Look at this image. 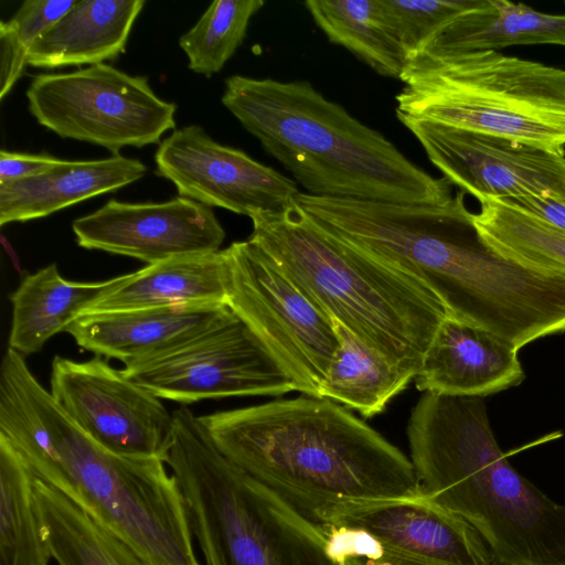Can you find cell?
I'll use <instances>...</instances> for the list:
<instances>
[{"label": "cell", "instance_id": "cell-11", "mask_svg": "<svg viewBox=\"0 0 565 565\" xmlns=\"http://www.w3.org/2000/svg\"><path fill=\"white\" fill-rule=\"evenodd\" d=\"M50 384L55 403L99 446L119 456L164 461L173 413L100 355L85 362L56 355Z\"/></svg>", "mask_w": 565, "mask_h": 565}, {"label": "cell", "instance_id": "cell-25", "mask_svg": "<svg viewBox=\"0 0 565 565\" xmlns=\"http://www.w3.org/2000/svg\"><path fill=\"white\" fill-rule=\"evenodd\" d=\"M305 7L330 42L377 74L401 79L408 56L384 22L377 0H308Z\"/></svg>", "mask_w": 565, "mask_h": 565}, {"label": "cell", "instance_id": "cell-33", "mask_svg": "<svg viewBox=\"0 0 565 565\" xmlns=\"http://www.w3.org/2000/svg\"><path fill=\"white\" fill-rule=\"evenodd\" d=\"M565 233V198L524 196L503 200Z\"/></svg>", "mask_w": 565, "mask_h": 565}, {"label": "cell", "instance_id": "cell-32", "mask_svg": "<svg viewBox=\"0 0 565 565\" xmlns=\"http://www.w3.org/2000/svg\"><path fill=\"white\" fill-rule=\"evenodd\" d=\"M65 160L47 154L0 151V183L38 177L62 166Z\"/></svg>", "mask_w": 565, "mask_h": 565}, {"label": "cell", "instance_id": "cell-17", "mask_svg": "<svg viewBox=\"0 0 565 565\" xmlns=\"http://www.w3.org/2000/svg\"><path fill=\"white\" fill-rule=\"evenodd\" d=\"M231 312L227 303H181L89 313L77 318L65 331L78 347L126 364L181 345Z\"/></svg>", "mask_w": 565, "mask_h": 565}, {"label": "cell", "instance_id": "cell-21", "mask_svg": "<svg viewBox=\"0 0 565 565\" xmlns=\"http://www.w3.org/2000/svg\"><path fill=\"white\" fill-rule=\"evenodd\" d=\"M539 44L565 47V14L543 13L508 0H486L480 9L443 29L408 63Z\"/></svg>", "mask_w": 565, "mask_h": 565}, {"label": "cell", "instance_id": "cell-19", "mask_svg": "<svg viewBox=\"0 0 565 565\" xmlns=\"http://www.w3.org/2000/svg\"><path fill=\"white\" fill-rule=\"evenodd\" d=\"M227 252L172 257L129 274L83 315L167 307L226 303ZM82 315V316H83Z\"/></svg>", "mask_w": 565, "mask_h": 565}, {"label": "cell", "instance_id": "cell-29", "mask_svg": "<svg viewBox=\"0 0 565 565\" xmlns=\"http://www.w3.org/2000/svg\"><path fill=\"white\" fill-rule=\"evenodd\" d=\"M77 0H26L7 22L0 23V99L11 90L28 65L33 43Z\"/></svg>", "mask_w": 565, "mask_h": 565}, {"label": "cell", "instance_id": "cell-24", "mask_svg": "<svg viewBox=\"0 0 565 565\" xmlns=\"http://www.w3.org/2000/svg\"><path fill=\"white\" fill-rule=\"evenodd\" d=\"M339 348L321 386L320 397L358 411L370 418L382 413L416 374L372 350L332 319Z\"/></svg>", "mask_w": 565, "mask_h": 565}, {"label": "cell", "instance_id": "cell-12", "mask_svg": "<svg viewBox=\"0 0 565 565\" xmlns=\"http://www.w3.org/2000/svg\"><path fill=\"white\" fill-rule=\"evenodd\" d=\"M399 121L451 184L476 198H565V154L406 115Z\"/></svg>", "mask_w": 565, "mask_h": 565}, {"label": "cell", "instance_id": "cell-14", "mask_svg": "<svg viewBox=\"0 0 565 565\" xmlns=\"http://www.w3.org/2000/svg\"><path fill=\"white\" fill-rule=\"evenodd\" d=\"M78 246L156 264L221 250L225 231L212 207L179 196L161 203L115 199L72 224Z\"/></svg>", "mask_w": 565, "mask_h": 565}, {"label": "cell", "instance_id": "cell-3", "mask_svg": "<svg viewBox=\"0 0 565 565\" xmlns=\"http://www.w3.org/2000/svg\"><path fill=\"white\" fill-rule=\"evenodd\" d=\"M221 100L307 194L425 204L452 198L446 178L413 163L309 82L233 75Z\"/></svg>", "mask_w": 565, "mask_h": 565}, {"label": "cell", "instance_id": "cell-22", "mask_svg": "<svg viewBox=\"0 0 565 565\" xmlns=\"http://www.w3.org/2000/svg\"><path fill=\"white\" fill-rule=\"evenodd\" d=\"M129 274L99 282L64 279L56 264L25 276L11 294L10 349L29 355L39 352L105 294L120 286Z\"/></svg>", "mask_w": 565, "mask_h": 565}, {"label": "cell", "instance_id": "cell-8", "mask_svg": "<svg viewBox=\"0 0 565 565\" xmlns=\"http://www.w3.org/2000/svg\"><path fill=\"white\" fill-rule=\"evenodd\" d=\"M226 252V303L274 356L295 391L320 397L339 348L333 320L257 245L234 242Z\"/></svg>", "mask_w": 565, "mask_h": 565}, {"label": "cell", "instance_id": "cell-1", "mask_svg": "<svg viewBox=\"0 0 565 565\" xmlns=\"http://www.w3.org/2000/svg\"><path fill=\"white\" fill-rule=\"evenodd\" d=\"M199 419L224 457L313 522L344 503L420 493L411 459L330 399L301 394Z\"/></svg>", "mask_w": 565, "mask_h": 565}, {"label": "cell", "instance_id": "cell-7", "mask_svg": "<svg viewBox=\"0 0 565 565\" xmlns=\"http://www.w3.org/2000/svg\"><path fill=\"white\" fill-rule=\"evenodd\" d=\"M396 115L565 154V70L472 52L407 64Z\"/></svg>", "mask_w": 565, "mask_h": 565}, {"label": "cell", "instance_id": "cell-28", "mask_svg": "<svg viewBox=\"0 0 565 565\" xmlns=\"http://www.w3.org/2000/svg\"><path fill=\"white\" fill-rule=\"evenodd\" d=\"M263 0H216L184 33L179 45L189 68L207 77L218 73L243 43L252 17Z\"/></svg>", "mask_w": 565, "mask_h": 565}, {"label": "cell", "instance_id": "cell-30", "mask_svg": "<svg viewBox=\"0 0 565 565\" xmlns=\"http://www.w3.org/2000/svg\"><path fill=\"white\" fill-rule=\"evenodd\" d=\"M384 22L408 62L448 24L480 9L486 0H377Z\"/></svg>", "mask_w": 565, "mask_h": 565}, {"label": "cell", "instance_id": "cell-2", "mask_svg": "<svg viewBox=\"0 0 565 565\" xmlns=\"http://www.w3.org/2000/svg\"><path fill=\"white\" fill-rule=\"evenodd\" d=\"M407 439L420 494L466 520L499 565H565V505L510 465L484 398L424 393Z\"/></svg>", "mask_w": 565, "mask_h": 565}, {"label": "cell", "instance_id": "cell-6", "mask_svg": "<svg viewBox=\"0 0 565 565\" xmlns=\"http://www.w3.org/2000/svg\"><path fill=\"white\" fill-rule=\"evenodd\" d=\"M23 381L60 454V466L45 483L149 565H202L182 492L167 463L106 450L62 411L26 364Z\"/></svg>", "mask_w": 565, "mask_h": 565}, {"label": "cell", "instance_id": "cell-20", "mask_svg": "<svg viewBox=\"0 0 565 565\" xmlns=\"http://www.w3.org/2000/svg\"><path fill=\"white\" fill-rule=\"evenodd\" d=\"M145 0H82L31 46L28 65H96L126 50Z\"/></svg>", "mask_w": 565, "mask_h": 565}, {"label": "cell", "instance_id": "cell-23", "mask_svg": "<svg viewBox=\"0 0 565 565\" xmlns=\"http://www.w3.org/2000/svg\"><path fill=\"white\" fill-rule=\"evenodd\" d=\"M43 534L58 565H149L52 486L33 476Z\"/></svg>", "mask_w": 565, "mask_h": 565}, {"label": "cell", "instance_id": "cell-10", "mask_svg": "<svg viewBox=\"0 0 565 565\" xmlns=\"http://www.w3.org/2000/svg\"><path fill=\"white\" fill-rule=\"evenodd\" d=\"M121 371L159 398L183 404L295 391L289 376L233 310L183 344L128 362Z\"/></svg>", "mask_w": 565, "mask_h": 565}, {"label": "cell", "instance_id": "cell-16", "mask_svg": "<svg viewBox=\"0 0 565 565\" xmlns=\"http://www.w3.org/2000/svg\"><path fill=\"white\" fill-rule=\"evenodd\" d=\"M518 350L450 316L439 327L414 379L425 393L484 398L521 384Z\"/></svg>", "mask_w": 565, "mask_h": 565}, {"label": "cell", "instance_id": "cell-27", "mask_svg": "<svg viewBox=\"0 0 565 565\" xmlns=\"http://www.w3.org/2000/svg\"><path fill=\"white\" fill-rule=\"evenodd\" d=\"M482 237L502 254L565 275V233L503 200L480 202L473 213Z\"/></svg>", "mask_w": 565, "mask_h": 565}, {"label": "cell", "instance_id": "cell-18", "mask_svg": "<svg viewBox=\"0 0 565 565\" xmlns=\"http://www.w3.org/2000/svg\"><path fill=\"white\" fill-rule=\"evenodd\" d=\"M138 159L119 153L106 159L68 161L44 174L0 183V225L45 217L87 199L141 179Z\"/></svg>", "mask_w": 565, "mask_h": 565}, {"label": "cell", "instance_id": "cell-26", "mask_svg": "<svg viewBox=\"0 0 565 565\" xmlns=\"http://www.w3.org/2000/svg\"><path fill=\"white\" fill-rule=\"evenodd\" d=\"M51 558L38 513L33 475L0 436V565H47Z\"/></svg>", "mask_w": 565, "mask_h": 565}, {"label": "cell", "instance_id": "cell-5", "mask_svg": "<svg viewBox=\"0 0 565 565\" xmlns=\"http://www.w3.org/2000/svg\"><path fill=\"white\" fill-rule=\"evenodd\" d=\"M164 462L205 565H361L331 550L320 523L224 457L193 413L175 417Z\"/></svg>", "mask_w": 565, "mask_h": 565}, {"label": "cell", "instance_id": "cell-31", "mask_svg": "<svg viewBox=\"0 0 565 565\" xmlns=\"http://www.w3.org/2000/svg\"><path fill=\"white\" fill-rule=\"evenodd\" d=\"M320 524L331 550L361 565H445L394 547L359 527Z\"/></svg>", "mask_w": 565, "mask_h": 565}, {"label": "cell", "instance_id": "cell-9", "mask_svg": "<svg viewBox=\"0 0 565 565\" xmlns=\"http://www.w3.org/2000/svg\"><path fill=\"white\" fill-rule=\"evenodd\" d=\"M31 115L62 138L114 154L158 143L174 129L177 105L158 97L142 76L100 63L70 73L39 74L25 92Z\"/></svg>", "mask_w": 565, "mask_h": 565}, {"label": "cell", "instance_id": "cell-4", "mask_svg": "<svg viewBox=\"0 0 565 565\" xmlns=\"http://www.w3.org/2000/svg\"><path fill=\"white\" fill-rule=\"evenodd\" d=\"M260 247L331 318L393 364L417 374L448 317L420 281L340 242L295 203L250 217Z\"/></svg>", "mask_w": 565, "mask_h": 565}, {"label": "cell", "instance_id": "cell-15", "mask_svg": "<svg viewBox=\"0 0 565 565\" xmlns=\"http://www.w3.org/2000/svg\"><path fill=\"white\" fill-rule=\"evenodd\" d=\"M321 523L362 529L394 547L445 565H499L466 520L420 493L344 503L332 509Z\"/></svg>", "mask_w": 565, "mask_h": 565}, {"label": "cell", "instance_id": "cell-13", "mask_svg": "<svg viewBox=\"0 0 565 565\" xmlns=\"http://www.w3.org/2000/svg\"><path fill=\"white\" fill-rule=\"evenodd\" d=\"M154 161L157 174L171 181L180 196L248 217L284 211L300 193L294 179L216 142L198 125L161 141Z\"/></svg>", "mask_w": 565, "mask_h": 565}]
</instances>
